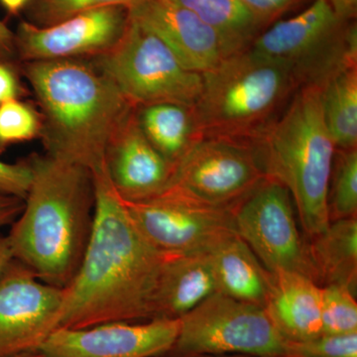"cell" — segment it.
<instances>
[{
  "mask_svg": "<svg viewBox=\"0 0 357 357\" xmlns=\"http://www.w3.org/2000/svg\"><path fill=\"white\" fill-rule=\"evenodd\" d=\"M93 175V229L77 273L63 289L58 328L154 319L155 293L166 255L140 234L105 168Z\"/></svg>",
  "mask_w": 357,
  "mask_h": 357,
  "instance_id": "6da1fadb",
  "label": "cell"
},
{
  "mask_svg": "<svg viewBox=\"0 0 357 357\" xmlns=\"http://www.w3.org/2000/svg\"><path fill=\"white\" fill-rule=\"evenodd\" d=\"M28 162L31 184L7 236L17 261L44 283L64 289L77 273L93 229V175L48 154Z\"/></svg>",
  "mask_w": 357,
  "mask_h": 357,
  "instance_id": "7a4b0ae2",
  "label": "cell"
},
{
  "mask_svg": "<svg viewBox=\"0 0 357 357\" xmlns=\"http://www.w3.org/2000/svg\"><path fill=\"white\" fill-rule=\"evenodd\" d=\"M24 74L41 109L46 154L91 173L102 170L110 139L135 107L82 59L26 62Z\"/></svg>",
  "mask_w": 357,
  "mask_h": 357,
  "instance_id": "3957f363",
  "label": "cell"
},
{
  "mask_svg": "<svg viewBox=\"0 0 357 357\" xmlns=\"http://www.w3.org/2000/svg\"><path fill=\"white\" fill-rule=\"evenodd\" d=\"M265 178L286 188L307 238L330 225L328 190L335 147L321 89L301 86L281 116L253 142Z\"/></svg>",
  "mask_w": 357,
  "mask_h": 357,
  "instance_id": "277c9868",
  "label": "cell"
},
{
  "mask_svg": "<svg viewBox=\"0 0 357 357\" xmlns=\"http://www.w3.org/2000/svg\"><path fill=\"white\" fill-rule=\"evenodd\" d=\"M202 76L201 93L192 105L199 139L252 144L300 89L285 66L252 49L223 59Z\"/></svg>",
  "mask_w": 357,
  "mask_h": 357,
  "instance_id": "5b68a950",
  "label": "cell"
},
{
  "mask_svg": "<svg viewBox=\"0 0 357 357\" xmlns=\"http://www.w3.org/2000/svg\"><path fill=\"white\" fill-rule=\"evenodd\" d=\"M250 49L285 66L300 88H321L337 70L357 64L356 22L340 20L326 0H314L268 26Z\"/></svg>",
  "mask_w": 357,
  "mask_h": 357,
  "instance_id": "8992f818",
  "label": "cell"
},
{
  "mask_svg": "<svg viewBox=\"0 0 357 357\" xmlns=\"http://www.w3.org/2000/svg\"><path fill=\"white\" fill-rule=\"evenodd\" d=\"M93 61L134 107L156 103L192 107L201 93L202 74L185 68L155 33L129 15L121 39Z\"/></svg>",
  "mask_w": 357,
  "mask_h": 357,
  "instance_id": "52a82bcc",
  "label": "cell"
},
{
  "mask_svg": "<svg viewBox=\"0 0 357 357\" xmlns=\"http://www.w3.org/2000/svg\"><path fill=\"white\" fill-rule=\"evenodd\" d=\"M178 357H285L288 340L266 309L217 292L178 319ZM170 351V352H171Z\"/></svg>",
  "mask_w": 357,
  "mask_h": 357,
  "instance_id": "ba28073f",
  "label": "cell"
},
{
  "mask_svg": "<svg viewBox=\"0 0 357 357\" xmlns=\"http://www.w3.org/2000/svg\"><path fill=\"white\" fill-rule=\"evenodd\" d=\"M123 203L140 234L166 256L211 253L237 234L231 208L203 203L172 185Z\"/></svg>",
  "mask_w": 357,
  "mask_h": 357,
  "instance_id": "9c48e42d",
  "label": "cell"
},
{
  "mask_svg": "<svg viewBox=\"0 0 357 357\" xmlns=\"http://www.w3.org/2000/svg\"><path fill=\"white\" fill-rule=\"evenodd\" d=\"M232 213L237 236L268 271L293 272L317 283L307 243L298 229L292 197L284 185L265 178Z\"/></svg>",
  "mask_w": 357,
  "mask_h": 357,
  "instance_id": "30bf717a",
  "label": "cell"
},
{
  "mask_svg": "<svg viewBox=\"0 0 357 357\" xmlns=\"http://www.w3.org/2000/svg\"><path fill=\"white\" fill-rule=\"evenodd\" d=\"M264 178L252 145L202 138L174 167L168 185L203 203L232 210Z\"/></svg>",
  "mask_w": 357,
  "mask_h": 357,
  "instance_id": "8fae6325",
  "label": "cell"
},
{
  "mask_svg": "<svg viewBox=\"0 0 357 357\" xmlns=\"http://www.w3.org/2000/svg\"><path fill=\"white\" fill-rule=\"evenodd\" d=\"M63 289L14 260L0 278V357L39 352L58 328Z\"/></svg>",
  "mask_w": 357,
  "mask_h": 357,
  "instance_id": "7c38bea8",
  "label": "cell"
},
{
  "mask_svg": "<svg viewBox=\"0 0 357 357\" xmlns=\"http://www.w3.org/2000/svg\"><path fill=\"white\" fill-rule=\"evenodd\" d=\"M128 23L124 6L91 9L48 26L24 21L15 35V48L25 62L95 59L114 48Z\"/></svg>",
  "mask_w": 357,
  "mask_h": 357,
  "instance_id": "4fadbf2b",
  "label": "cell"
},
{
  "mask_svg": "<svg viewBox=\"0 0 357 357\" xmlns=\"http://www.w3.org/2000/svg\"><path fill=\"white\" fill-rule=\"evenodd\" d=\"M178 319L58 328L40 349L43 357H156L172 351Z\"/></svg>",
  "mask_w": 357,
  "mask_h": 357,
  "instance_id": "5bb4252c",
  "label": "cell"
},
{
  "mask_svg": "<svg viewBox=\"0 0 357 357\" xmlns=\"http://www.w3.org/2000/svg\"><path fill=\"white\" fill-rule=\"evenodd\" d=\"M129 17L151 30L188 69L204 74L227 57L217 32L173 0H141Z\"/></svg>",
  "mask_w": 357,
  "mask_h": 357,
  "instance_id": "9a60e30c",
  "label": "cell"
},
{
  "mask_svg": "<svg viewBox=\"0 0 357 357\" xmlns=\"http://www.w3.org/2000/svg\"><path fill=\"white\" fill-rule=\"evenodd\" d=\"M112 187L124 202L143 201L170 182L173 168L141 130L135 109L112 136L105 156Z\"/></svg>",
  "mask_w": 357,
  "mask_h": 357,
  "instance_id": "2e32d148",
  "label": "cell"
},
{
  "mask_svg": "<svg viewBox=\"0 0 357 357\" xmlns=\"http://www.w3.org/2000/svg\"><path fill=\"white\" fill-rule=\"evenodd\" d=\"M271 274L265 309L282 335L288 342H305L323 335L321 286L293 272Z\"/></svg>",
  "mask_w": 357,
  "mask_h": 357,
  "instance_id": "e0dca14e",
  "label": "cell"
},
{
  "mask_svg": "<svg viewBox=\"0 0 357 357\" xmlns=\"http://www.w3.org/2000/svg\"><path fill=\"white\" fill-rule=\"evenodd\" d=\"M217 292L210 253L165 256L155 293L154 319H180Z\"/></svg>",
  "mask_w": 357,
  "mask_h": 357,
  "instance_id": "ac0fdd59",
  "label": "cell"
},
{
  "mask_svg": "<svg viewBox=\"0 0 357 357\" xmlns=\"http://www.w3.org/2000/svg\"><path fill=\"white\" fill-rule=\"evenodd\" d=\"M218 292L232 299L265 307L271 272L237 234L210 253Z\"/></svg>",
  "mask_w": 357,
  "mask_h": 357,
  "instance_id": "d6986e66",
  "label": "cell"
},
{
  "mask_svg": "<svg viewBox=\"0 0 357 357\" xmlns=\"http://www.w3.org/2000/svg\"><path fill=\"white\" fill-rule=\"evenodd\" d=\"M307 249L319 286L340 285L356 294L357 218L331 222L309 238Z\"/></svg>",
  "mask_w": 357,
  "mask_h": 357,
  "instance_id": "ffe728a7",
  "label": "cell"
},
{
  "mask_svg": "<svg viewBox=\"0 0 357 357\" xmlns=\"http://www.w3.org/2000/svg\"><path fill=\"white\" fill-rule=\"evenodd\" d=\"M135 115L145 137L173 169L199 139L192 107L156 103L135 107Z\"/></svg>",
  "mask_w": 357,
  "mask_h": 357,
  "instance_id": "44dd1931",
  "label": "cell"
},
{
  "mask_svg": "<svg viewBox=\"0 0 357 357\" xmlns=\"http://www.w3.org/2000/svg\"><path fill=\"white\" fill-rule=\"evenodd\" d=\"M190 9L222 39L227 57L248 50L264 30L241 0H173Z\"/></svg>",
  "mask_w": 357,
  "mask_h": 357,
  "instance_id": "7402d4cb",
  "label": "cell"
},
{
  "mask_svg": "<svg viewBox=\"0 0 357 357\" xmlns=\"http://www.w3.org/2000/svg\"><path fill=\"white\" fill-rule=\"evenodd\" d=\"M326 126L337 149H357V64L337 70L321 86Z\"/></svg>",
  "mask_w": 357,
  "mask_h": 357,
  "instance_id": "603a6c76",
  "label": "cell"
},
{
  "mask_svg": "<svg viewBox=\"0 0 357 357\" xmlns=\"http://www.w3.org/2000/svg\"><path fill=\"white\" fill-rule=\"evenodd\" d=\"M330 222L357 218V149H335L328 190Z\"/></svg>",
  "mask_w": 357,
  "mask_h": 357,
  "instance_id": "cb8c5ba5",
  "label": "cell"
},
{
  "mask_svg": "<svg viewBox=\"0 0 357 357\" xmlns=\"http://www.w3.org/2000/svg\"><path fill=\"white\" fill-rule=\"evenodd\" d=\"M321 288L323 335L357 333L356 294L340 285Z\"/></svg>",
  "mask_w": 357,
  "mask_h": 357,
  "instance_id": "d4e9b609",
  "label": "cell"
},
{
  "mask_svg": "<svg viewBox=\"0 0 357 357\" xmlns=\"http://www.w3.org/2000/svg\"><path fill=\"white\" fill-rule=\"evenodd\" d=\"M41 115L18 98L0 105V152L15 143L41 137Z\"/></svg>",
  "mask_w": 357,
  "mask_h": 357,
  "instance_id": "484cf974",
  "label": "cell"
},
{
  "mask_svg": "<svg viewBox=\"0 0 357 357\" xmlns=\"http://www.w3.org/2000/svg\"><path fill=\"white\" fill-rule=\"evenodd\" d=\"M141 0H31L33 24L48 26L91 9L107 6L129 7Z\"/></svg>",
  "mask_w": 357,
  "mask_h": 357,
  "instance_id": "4316f807",
  "label": "cell"
},
{
  "mask_svg": "<svg viewBox=\"0 0 357 357\" xmlns=\"http://www.w3.org/2000/svg\"><path fill=\"white\" fill-rule=\"evenodd\" d=\"M285 357H357V333L288 342Z\"/></svg>",
  "mask_w": 357,
  "mask_h": 357,
  "instance_id": "83f0119b",
  "label": "cell"
},
{
  "mask_svg": "<svg viewBox=\"0 0 357 357\" xmlns=\"http://www.w3.org/2000/svg\"><path fill=\"white\" fill-rule=\"evenodd\" d=\"M31 178V167L28 160L18 163H7L0 160V196L24 199Z\"/></svg>",
  "mask_w": 357,
  "mask_h": 357,
  "instance_id": "f1b7e54d",
  "label": "cell"
},
{
  "mask_svg": "<svg viewBox=\"0 0 357 357\" xmlns=\"http://www.w3.org/2000/svg\"><path fill=\"white\" fill-rule=\"evenodd\" d=\"M264 29L305 0H241Z\"/></svg>",
  "mask_w": 357,
  "mask_h": 357,
  "instance_id": "f546056e",
  "label": "cell"
},
{
  "mask_svg": "<svg viewBox=\"0 0 357 357\" xmlns=\"http://www.w3.org/2000/svg\"><path fill=\"white\" fill-rule=\"evenodd\" d=\"M20 95V86L13 70L0 62V105L15 100Z\"/></svg>",
  "mask_w": 357,
  "mask_h": 357,
  "instance_id": "4dcf8cb0",
  "label": "cell"
},
{
  "mask_svg": "<svg viewBox=\"0 0 357 357\" xmlns=\"http://www.w3.org/2000/svg\"><path fill=\"white\" fill-rule=\"evenodd\" d=\"M24 199L15 197L0 196V229L11 225L20 215Z\"/></svg>",
  "mask_w": 357,
  "mask_h": 357,
  "instance_id": "1f68e13d",
  "label": "cell"
},
{
  "mask_svg": "<svg viewBox=\"0 0 357 357\" xmlns=\"http://www.w3.org/2000/svg\"><path fill=\"white\" fill-rule=\"evenodd\" d=\"M340 20L354 21L357 15V0H326Z\"/></svg>",
  "mask_w": 357,
  "mask_h": 357,
  "instance_id": "d6a6232c",
  "label": "cell"
},
{
  "mask_svg": "<svg viewBox=\"0 0 357 357\" xmlns=\"http://www.w3.org/2000/svg\"><path fill=\"white\" fill-rule=\"evenodd\" d=\"M15 49V35L0 21V62L10 57Z\"/></svg>",
  "mask_w": 357,
  "mask_h": 357,
  "instance_id": "836d02e7",
  "label": "cell"
},
{
  "mask_svg": "<svg viewBox=\"0 0 357 357\" xmlns=\"http://www.w3.org/2000/svg\"><path fill=\"white\" fill-rule=\"evenodd\" d=\"M14 260L15 257L8 236H0V278Z\"/></svg>",
  "mask_w": 357,
  "mask_h": 357,
  "instance_id": "e575fe53",
  "label": "cell"
},
{
  "mask_svg": "<svg viewBox=\"0 0 357 357\" xmlns=\"http://www.w3.org/2000/svg\"><path fill=\"white\" fill-rule=\"evenodd\" d=\"M31 0H0L4 8L11 14H17L21 9L24 8Z\"/></svg>",
  "mask_w": 357,
  "mask_h": 357,
  "instance_id": "d590c367",
  "label": "cell"
},
{
  "mask_svg": "<svg viewBox=\"0 0 357 357\" xmlns=\"http://www.w3.org/2000/svg\"><path fill=\"white\" fill-rule=\"evenodd\" d=\"M15 357H43L40 352H34V354H22V356Z\"/></svg>",
  "mask_w": 357,
  "mask_h": 357,
  "instance_id": "8d00e7d4",
  "label": "cell"
},
{
  "mask_svg": "<svg viewBox=\"0 0 357 357\" xmlns=\"http://www.w3.org/2000/svg\"><path fill=\"white\" fill-rule=\"evenodd\" d=\"M194 357H250L245 356H194Z\"/></svg>",
  "mask_w": 357,
  "mask_h": 357,
  "instance_id": "74e56055",
  "label": "cell"
}]
</instances>
